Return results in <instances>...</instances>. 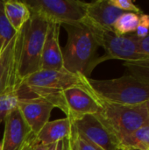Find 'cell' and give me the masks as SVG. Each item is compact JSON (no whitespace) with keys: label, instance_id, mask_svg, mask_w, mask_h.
Wrapping results in <instances>:
<instances>
[{"label":"cell","instance_id":"6da1fadb","mask_svg":"<svg viewBox=\"0 0 149 150\" xmlns=\"http://www.w3.org/2000/svg\"><path fill=\"white\" fill-rule=\"evenodd\" d=\"M61 26L68 33L67 44L62 49L64 69L89 79L95 67L101 62L97 49L103 30L93 26L85 19Z\"/></svg>","mask_w":149,"mask_h":150},{"label":"cell","instance_id":"7a4b0ae2","mask_svg":"<svg viewBox=\"0 0 149 150\" xmlns=\"http://www.w3.org/2000/svg\"><path fill=\"white\" fill-rule=\"evenodd\" d=\"M72 87L90 88L89 79L80 74L62 70H39L21 81L18 94L20 98H46Z\"/></svg>","mask_w":149,"mask_h":150},{"label":"cell","instance_id":"3957f363","mask_svg":"<svg viewBox=\"0 0 149 150\" xmlns=\"http://www.w3.org/2000/svg\"><path fill=\"white\" fill-rule=\"evenodd\" d=\"M98 100L101 110L97 114L116 137L119 147L136 130L149 124V113L145 104L125 105L107 102L100 98Z\"/></svg>","mask_w":149,"mask_h":150},{"label":"cell","instance_id":"277c9868","mask_svg":"<svg viewBox=\"0 0 149 150\" xmlns=\"http://www.w3.org/2000/svg\"><path fill=\"white\" fill-rule=\"evenodd\" d=\"M89 83L94 93L107 102L138 105L149 101V83L132 75L106 80L89 78Z\"/></svg>","mask_w":149,"mask_h":150},{"label":"cell","instance_id":"5b68a950","mask_svg":"<svg viewBox=\"0 0 149 150\" xmlns=\"http://www.w3.org/2000/svg\"><path fill=\"white\" fill-rule=\"evenodd\" d=\"M48 22L40 16L32 13L24 25L23 43L19 64V76H26L40 70V62L46 40Z\"/></svg>","mask_w":149,"mask_h":150},{"label":"cell","instance_id":"8992f818","mask_svg":"<svg viewBox=\"0 0 149 150\" xmlns=\"http://www.w3.org/2000/svg\"><path fill=\"white\" fill-rule=\"evenodd\" d=\"M32 13L48 23L60 25L82 22L86 18L87 3L79 0H25Z\"/></svg>","mask_w":149,"mask_h":150},{"label":"cell","instance_id":"52a82bcc","mask_svg":"<svg viewBox=\"0 0 149 150\" xmlns=\"http://www.w3.org/2000/svg\"><path fill=\"white\" fill-rule=\"evenodd\" d=\"M44 98L47 99L54 108L61 110L72 120L86 115L97 114L101 110L98 98L91 87H72Z\"/></svg>","mask_w":149,"mask_h":150},{"label":"cell","instance_id":"ba28073f","mask_svg":"<svg viewBox=\"0 0 149 150\" xmlns=\"http://www.w3.org/2000/svg\"><path fill=\"white\" fill-rule=\"evenodd\" d=\"M23 35L22 28L0 53V95L16 91L20 86L19 64Z\"/></svg>","mask_w":149,"mask_h":150},{"label":"cell","instance_id":"9c48e42d","mask_svg":"<svg viewBox=\"0 0 149 150\" xmlns=\"http://www.w3.org/2000/svg\"><path fill=\"white\" fill-rule=\"evenodd\" d=\"M100 47L105 54L101 59V62L110 59L123 60L124 62H136L149 59V55L139 52L134 34L119 35L113 31H101Z\"/></svg>","mask_w":149,"mask_h":150},{"label":"cell","instance_id":"30bf717a","mask_svg":"<svg viewBox=\"0 0 149 150\" xmlns=\"http://www.w3.org/2000/svg\"><path fill=\"white\" fill-rule=\"evenodd\" d=\"M72 121L76 132L98 150L120 149L118 140L97 114L86 115Z\"/></svg>","mask_w":149,"mask_h":150},{"label":"cell","instance_id":"8fae6325","mask_svg":"<svg viewBox=\"0 0 149 150\" xmlns=\"http://www.w3.org/2000/svg\"><path fill=\"white\" fill-rule=\"evenodd\" d=\"M34 139L18 108L6 117L4 136L1 141L2 150H27Z\"/></svg>","mask_w":149,"mask_h":150},{"label":"cell","instance_id":"7c38bea8","mask_svg":"<svg viewBox=\"0 0 149 150\" xmlns=\"http://www.w3.org/2000/svg\"><path fill=\"white\" fill-rule=\"evenodd\" d=\"M18 108L35 137L45 124L49 121L54 106L47 99L36 97L20 98Z\"/></svg>","mask_w":149,"mask_h":150},{"label":"cell","instance_id":"4fadbf2b","mask_svg":"<svg viewBox=\"0 0 149 150\" xmlns=\"http://www.w3.org/2000/svg\"><path fill=\"white\" fill-rule=\"evenodd\" d=\"M125 11L112 5L109 0H97L87 3L86 18L93 26L103 31H113V25Z\"/></svg>","mask_w":149,"mask_h":150},{"label":"cell","instance_id":"5bb4252c","mask_svg":"<svg viewBox=\"0 0 149 150\" xmlns=\"http://www.w3.org/2000/svg\"><path fill=\"white\" fill-rule=\"evenodd\" d=\"M60 27V25L48 23L40 62V69L42 70L64 69L62 48L59 40Z\"/></svg>","mask_w":149,"mask_h":150},{"label":"cell","instance_id":"9a60e30c","mask_svg":"<svg viewBox=\"0 0 149 150\" xmlns=\"http://www.w3.org/2000/svg\"><path fill=\"white\" fill-rule=\"evenodd\" d=\"M73 121L66 117L52 121H48L35 136L34 142L50 146L58 142L68 140L72 133Z\"/></svg>","mask_w":149,"mask_h":150},{"label":"cell","instance_id":"2e32d148","mask_svg":"<svg viewBox=\"0 0 149 150\" xmlns=\"http://www.w3.org/2000/svg\"><path fill=\"white\" fill-rule=\"evenodd\" d=\"M5 15L12 27L19 32L30 19L32 12L24 1L7 0L3 2Z\"/></svg>","mask_w":149,"mask_h":150},{"label":"cell","instance_id":"e0dca14e","mask_svg":"<svg viewBox=\"0 0 149 150\" xmlns=\"http://www.w3.org/2000/svg\"><path fill=\"white\" fill-rule=\"evenodd\" d=\"M120 150H149V124L126 139L120 145Z\"/></svg>","mask_w":149,"mask_h":150},{"label":"cell","instance_id":"ac0fdd59","mask_svg":"<svg viewBox=\"0 0 149 150\" xmlns=\"http://www.w3.org/2000/svg\"><path fill=\"white\" fill-rule=\"evenodd\" d=\"M140 15L134 12H124L113 25V32L119 35H126L136 31Z\"/></svg>","mask_w":149,"mask_h":150},{"label":"cell","instance_id":"d6986e66","mask_svg":"<svg viewBox=\"0 0 149 150\" xmlns=\"http://www.w3.org/2000/svg\"><path fill=\"white\" fill-rule=\"evenodd\" d=\"M17 33L5 15L3 2H0V47L2 50H4Z\"/></svg>","mask_w":149,"mask_h":150},{"label":"cell","instance_id":"ffe728a7","mask_svg":"<svg viewBox=\"0 0 149 150\" xmlns=\"http://www.w3.org/2000/svg\"><path fill=\"white\" fill-rule=\"evenodd\" d=\"M19 99L17 91L0 95V121H4L10 113L18 109Z\"/></svg>","mask_w":149,"mask_h":150},{"label":"cell","instance_id":"44dd1931","mask_svg":"<svg viewBox=\"0 0 149 150\" xmlns=\"http://www.w3.org/2000/svg\"><path fill=\"white\" fill-rule=\"evenodd\" d=\"M124 66L130 75L149 83V59L136 62H125Z\"/></svg>","mask_w":149,"mask_h":150},{"label":"cell","instance_id":"7402d4cb","mask_svg":"<svg viewBox=\"0 0 149 150\" xmlns=\"http://www.w3.org/2000/svg\"><path fill=\"white\" fill-rule=\"evenodd\" d=\"M68 150H98L85 141L74 128L68 139Z\"/></svg>","mask_w":149,"mask_h":150},{"label":"cell","instance_id":"603a6c76","mask_svg":"<svg viewBox=\"0 0 149 150\" xmlns=\"http://www.w3.org/2000/svg\"><path fill=\"white\" fill-rule=\"evenodd\" d=\"M109 3L125 12H134L137 14H143L141 9L136 6L132 0H109Z\"/></svg>","mask_w":149,"mask_h":150},{"label":"cell","instance_id":"cb8c5ba5","mask_svg":"<svg viewBox=\"0 0 149 150\" xmlns=\"http://www.w3.org/2000/svg\"><path fill=\"white\" fill-rule=\"evenodd\" d=\"M136 35L140 38L146 37L149 33V15L141 14L140 16V21L136 29Z\"/></svg>","mask_w":149,"mask_h":150},{"label":"cell","instance_id":"d4e9b609","mask_svg":"<svg viewBox=\"0 0 149 150\" xmlns=\"http://www.w3.org/2000/svg\"><path fill=\"white\" fill-rule=\"evenodd\" d=\"M134 40L139 52L143 54L149 55V34L143 38H140L134 34Z\"/></svg>","mask_w":149,"mask_h":150},{"label":"cell","instance_id":"484cf974","mask_svg":"<svg viewBox=\"0 0 149 150\" xmlns=\"http://www.w3.org/2000/svg\"><path fill=\"white\" fill-rule=\"evenodd\" d=\"M68 140H63V141H61V142H58L56 143H54V144L50 145L48 150H67L68 149Z\"/></svg>","mask_w":149,"mask_h":150},{"label":"cell","instance_id":"4316f807","mask_svg":"<svg viewBox=\"0 0 149 150\" xmlns=\"http://www.w3.org/2000/svg\"><path fill=\"white\" fill-rule=\"evenodd\" d=\"M49 149V146L47 145H43L41 143L39 142H32L29 148L27 149V150H48Z\"/></svg>","mask_w":149,"mask_h":150},{"label":"cell","instance_id":"83f0119b","mask_svg":"<svg viewBox=\"0 0 149 150\" xmlns=\"http://www.w3.org/2000/svg\"><path fill=\"white\" fill-rule=\"evenodd\" d=\"M145 105H146V107H147L148 112V113H149V101H148L147 103H145Z\"/></svg>","mask_w":149,"mask_h":150},{"label":"cell","instance_id":"f1b7e54d","mask_svg":"<svg viewBox=\"0 0 149 150\" xmlns=\"http://www.w3.org/2000/svg\"><path fill=\"white\" fill-rule=\"evenodd\" d=\"M0 150H2V144H1V141H0Z\"/></svg>","mask_w":149,"mask_h":150},{"label":"cell","instance_id":"f546056e","mask_svg":"<svg viewBox=\"0 0 149 150\" xmlns=\"http://www.w3.org/2000/svg\"><path fill=\"white\" fill-rule=\"evenodd\" d=\"M2 51H3V50H2V49H1V47H0V53H1Z\"/></svg>","mask_w":149,"mask_h":150},{"label":"cell","instance_id":"4dcf8cb0","mask_svg":"<svg viewBox=\"0 0 149 150\" xmlns=\"http://www.w3.org/2000/svg\"><path fill=\"white\" fill-rule=\"evenodd\" d=\"M67 150H68V149Z\"/></svg>","mask_w":149,"mask_h":150}]
</instances>
